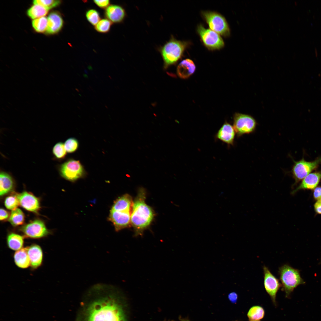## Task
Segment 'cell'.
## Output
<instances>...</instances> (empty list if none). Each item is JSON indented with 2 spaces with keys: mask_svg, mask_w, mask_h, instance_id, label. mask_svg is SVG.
<instances>
[{
  "mask_svg": "<svg viewBox=\"0 0 321 321\" xmlns=\"http://www.w3.org/2000/svg\"><path fill=\"white\" fill-rule=\"evenodd\" d=\"M130 211H119L111 210L109 219L117 231L129 226L131 223Z\"/></svg>",
  "mask_w": 321,
  "mask_h": 321,
  "instance_id": "obj_13",
  "label": "cell"
},
{
  "mask_svg": "<svg viewBox=\"0 0 321 321\" xmlns=\"http://www.w3.org/2000/svg\"><path fill=\"white\" fill-rule=\"evenodd\" d=\"M278 274L281 282L282 290L289 298L294 289L304 282L301 278L299 271L287 264H284L279 268Z\"/></svg>",
  "mask_w": 321,
  "mask_h": 321,
  "instance_id": "obj_3",
  "label": "cell"
},
{
  "mask_svg": "<svg viewBox=\"0 0 321 321\" xmlns=\"http://www.w3.org/2000/svg\"><path fill=\"white\" fill-rule=\"evenodd\" d=\"M83 76L85 78H88V76L86 74H84L83 75Z\"/></svg>",
  "mask_w": 321,
  "mask_h": 321,
  "instance_id": "obj_40",
  "label": "cell"
},
{
  "mask_svg": "<svg viewBox=\"0 0 321 321\" xmlns=\"http://www.w3.org/2000/svg\"><path fill=\"white\" fill-rule=\"evenodd\" d=\"M20 230L27 237L33 239L43 238L49 233L44 222L38 219L30 221L22 226Z\"/></svg>",
  "mask_w": 321,
  "mask_h": 321,
  "instance_id": "obj_9",
  "label": "cell"
},
{
  "mask_svg": "<svg viewBox=\"0 0 321 321\" xmlns=\"http://www.w3.org/2000/svg\"><path fill=\"white\" fill-rule=\"evenodd\" d=\"M186 45L185 43L172 38L162 47L161 52L165 67L174 63L180 59Z\"/></svg>",
  "mask_w": 321,
  "mask_h": 321,
  "instance_id": "obj_4",
  "label": "cell"
},
{
  "mask_svg": "<svg viewBox=\"0 0 321 321\" xmlns=\"http://www.w3.org/2000/svg\"><path fill=\"white\" fill-rule=\"evenodd\" d=\"M58 169L62 177L71 181L82 177L86 172L80 162L72 159H69L59 165Z\"/></svg>",
  "mask_w": 321,
  "mask_h": 321,
  "instance_id": "obj_5",
  "label": "cell"
},
{
  "mask_svg": "<svg viewBox=\"0 0 321 321\" xmlns=\"http://www.w3.org/2000/svg\"><path fill=\"white\" fill-rule=\"evenodd\" d=\"M133 204L131 196L126 194L115 201L111 210L119 211H130Z\"/></svg>",
  "mask_w": 321,
  "mask_h": 321,
  "instance_id": "obj_21",
  "label": "cell"
},
{
  "mask_svg": "<svg viewBox=\"0 0 321 321\" xmlns=\"http://www.w3.org/2000/svg\"><path fill=\"white\" fill-rule=\"evenodd\" d=\"M48 26L46 31L47 34H53L59 32L62 29L64 24L63 19L58 12H51L47 17Z\"/></svg>",
  "mask_w": 321,
  "mask_h": 321,
  "instance_id": "obj_14",
  "label": "cell"
},
{
  "mask_svg": "<svg viewBox=\"0 0 321 321\" xmlns=\"http://www.w3.org/2000/svg\"><path fill=\"white\" fill-rule=\"evenodd\" d=\"M195 69L196 67L193 61L189 59H185L178 66L177 74L180 78H186L194 73Z\"/></svg>",
  "mask_w": 321,
  "mask_h": 321,
  "instance_id": "obj_20",
  "label": "cell"
},
{
  "mask_svg": "<svg viewBox=\"0 0 321 321\" xmlns=\"http://www.w3.org/2000/svg\"><path fill=\"white\" fill-rule=\"evenodd\" d=\"M94 2L99 7L102 9H106L110 4L109 0H94Z\"/></svg>",
  "mask_w": 321,
  "mask_h": 321,
  "instance_id": "obj_34",
  "label": "cell"
},
{
  "mask_svg": "<svg viewBox=\"0 0 321 321\" xmlns=\"http://www.w3.org/2000/svg\"><path fill=\"white\" fill-rule=\"evenodd\" d=\"M64 144L61 142L56 144L52 149V153L55 158L59 160L63 159L67 155Z\"/></svg>",
  "mask_w": 321,
  "mask_h": 321,
  "instance_id": "obj_28",
  "label": "cell"
},
{
  "mask_svg": "<svg viewBox=\"0 0 321 321\" xmlns=\"http://www.w3.org/2000/svg\"><path fill=\"white\" fill-rule=\"evenodd\" d=\"M321 179V171L310 173L302 180L300 185L292 192L295 193L302 189H315Z\"/></svg>",
  "mask_w": 321,
  "mask_h": 321,
  "instance_id": "obj_17",
  "label": "cell"
},
{
  "mask_svg": "<svg viewBox=\"0 0 321 321\" xmlns=\"http://www.w3.org/2000/svg\"><path fill=\"white\" fill-rule=\"evenodd\" d=\"M313 195L316 200H321V187H318L314 189Z\"/></svg>",
  "mask_w": 321,
  "mask_h": 321,
  "instance_id": "obj_36",
  "label": "cell"
},
{
  "mask_svg": "<svg viewBox=\"0 0 321 321\" xmlns=\"http://www.w3.org/2000/svg\"><path fill=\"white\" fill-rule=\"evenodd\" d=\"M314 208L317 213L321 214V200H317L315 203Z\"/></svg>",
  "mask_w": 321,
  "mask_h": 321,
  "instance_id": "obj_38",
  "label": "cell"
},
{
  "mask_svg": "<svg viewBox=\"0 0 321 321\" xmlns=\"http://www.w3.org/2000/svg\"><path fill=\"white\" fill-rule=\"evenodd\" d=\"M263 269L265 289L274 305H276V294L280 287H281V284L268 267L264 265L263 266Z\"/></svg>",
  "mask_w": 321,
  "mask_h": 321,
  "instance_id": "obj_11",
  "label": "cell"
},
{
  "mask_svg": "<svg viewBox=\"0 0 321 321\" xmlns=\"http://www.w3.org/2000/svg\"><path fill=\"white\" fill-rule=\"evenodd\" d=\"M13 257L15 264L19 268L25 269L30 266L27 247L17 251L15 253Z\"/></svg>",
  "mask_w": 321,
  "mask_h": 321,
  "instance_id": "obj_22",
  "label": "cell"
},
{
  "mask_svg": "<svg viewBox=\"0 0 321 321\" xmlns=\"http://www.w3.org/2000/svg\"><path fill=\"white\" fill-rule=\"evenodd\" d=\"M249 321H260V320H250Z\"/></svg>",
  "mask_w": 321,
  "mask_h": 321,
  "instance_id": "obj_41",
  "label": "cell"
},
{
  "mask_svg": "<svg viewBox=\"0 0 321 321\" xmlns=\"http://www.w3.org/2000/svg\"><path fill=\"white\" fill-rule=\"evenodd\" d=\"M179 319L180 321H191L188 318H184L181 317H180Z\"/></svg>",
  "mask_w": 321,
  "mask_h": 321,
  "instance_id": "obj_39",
  "label": "cell"
},
{
  "mask_svg": "<svg viewBox=\"0 0 321 321\" xmlns=\"http://www.w3.org/2000/svg\"><path fill=\"white\" fill-rule=\"evenodd\" d=\"M24 237L15 233H10L7 236V242L8 247L14 251L22 248L24 243Z\"/></svg>",
  "mask_w": 321,
  "mask_h": 321,
  "instance_id": "obj_23",
  "label": "cell"
},
{
  "mask_svg": "<svg viewBox=\"0 0 321 321\" xmlns=\"http://www.w3.org/2000/svg\"><path fill=\"white\" fill-rule=\"evenodd\" d=\"M64 144L65 150L68 153L75 152L79 147L78 140L74 138H68L65 141Z\"/></svg>",
  "mask_w": 321,
  "mask_h": 321,
  "instance_id": "obj_32",
  "label": "cell"
},
{
  "mask_svg": "<svg viewBox=\"0 0 321 321\" xmlns=\"http://www.w3.org/2000/svg\"><path fill=\"white\" fill-rule=\"evenodd\" d=\"M105 15L112 23H117L122 21L125 16L124 8L120 5H110L105 10Z\"/></svg>",
  "mask_w": 321,
  "mask_h": 321,
  "instance_id": "obj_15",
  "label": "cell"
},
{
  "mask_svg": "<svg viewBox=\"0 0 321 321\" xmlns=\"http://www.w3.org/2000/svg\"><path fill=\"white\" fill-rule=\"evenodd\" d=\"M145 193L139 190L133 204L131 223L135 231V236L141 235L143 230L151 222L154 216L152 210L145 202Z\"/></svg>",
  "mask_w": 321,
  "mask_h": 321,
  "instance_id": "obj_2",
  "label": "cell"
},
{
  "mask_svg": "<svg viewBox=\"0 0 321 321\" xmlns=\"http://www.w3.org/2000/svg\"><path fill=\"white\" fill-rule=\"evenodd\" d=\"M48 24L47 18L45 16L34 19L32 22V25L34 29L40 33L46 32Z\"/></svg>",
  "mask_w": 321,
  "mask_h": 321,
  "instance_id": "obj_27",
  "label": "cell"
},
{
  "mask_svg": "<svg viewBox=\"0 0 321 321\" xmlns=\"http://www.w3.org/2000/svg\"><path fill=\"white\" fill-rule=\"evenodd\" d=\"M25 215L23 211L20 209L12 210L10 214L9 221L14 226L22 225L25 221Z\"/></svg>",
  "mask_w": 321,
  "mask_h": 321,
  "instance_id": "obj_25",
  "label": "cell"
},
{
  "mask_svg": "<svg viewBox=\"0 0 321 321\" xmlns=\"http://www.w3.org/2000/svg\"><path fill=\"white\" fill-rule=\"evenodd\" d=\"M34 4H37L43 6L48 10L59 6L61 3L60 0H35L33 1Z\"/></svg>",
  "mask_w": 321,
  "mask_h": 321,
  "instance_id": "obj_33",
  "label": "cell"
},
{
  "mask_svg": "<svg viewBox=\"0 0 321 321\" xmlns=\"http://www.w3.org/2000/svg\"><path fill=\"white\" fill-rule=\"evenodd\" d=\"M235 132L233 127L229 123L225 122L217 132L216 137L228 145H233Z\"/></svg>",
  "mask_w": 321,
  "mask_h": 321,
  "instance_id": "obj_16",
  "label": "cell"
},
{
  "mask_svg": "<svg viewBox=\"0 0 321 321\" xmlns=\"http://www.w3.org/2000/svg\"><path fill=\"white\" fill-rule=\"evenodd\" d=\"M15 182L12 176L4 171L0 173V195L3 196L11 192L14 188Z\"/></svg>",
  "mask_w": 321,
  "mask_h": 321,
  "instance_id": "obj_19",
  "label": "cell"
},
{
  "mask_svg": "<svg viewBox=\"0 0 321 321\" xmlns=\"http://www.w3.org/2000/svg\"><path fill=\"white\" fill-rule=\"evenodd\" d=\"M292 169V173L296 182L303 180L321 163V157L311 162L306 161L303 158L294 161Z\"/></svg>",
  "mask_w": 321,
  "mask_h": 321,
  "instance_id": "obj_8",
  "label": "cell"
},
{
  "mask_svg": "<svg viewBox=\"0 0 321 321\" xmlns=\"http://www.w3.org/2000/svg\"><path fill=\"white\" fill-rule=\"evenodd\" d=\"M112 24V23L108 19H103L95 26V29L99 33H106L109 31Z\"/></svg>",
  "mask_w": 321,
  "mask_h": 321,
  "instance_id": "obj_29",
  "label": "cell"
},
{
  "mask_svg": "<svg viewBox=\"0 0 321 321\" xmlns=\"http://www.w3.org/2000/svg\"><path fill=\"white\" fill-rule=\"evenodd\" d=\"M48 10L43 6L34 4L27 10V14L32 19H35L44 17L48 13Z\"/></svg>",
  "mask_w": 321,
  "mask_h": 321,
  "instance_id": "obj_24",
  "label": "cell"
},
{
  "mask_svg": "<svg viewBox=\"0 0 321 321\" xmlns=\"http://www.w3.org/2000/svg\"><path fill=\"white\" fill-rule=\"evenodd\" d=\"M27 252L30 261V266L33 269L40 266L43 260V252L38 245L34 244L27 247Z\"/></svg>",
  "mask_w": 321,
  "mask_h": 321,
  "instance_id": "obj_18",
  "label": "cell"
},
{
  "mask_svg": "<svg viewBox=\"0 0 321 321\" xmlns=\"http://www.w3.org/2000/svg\"><path fill=\"white\" fill-rule=\"evenodd\" d=\"M228 298L231 303H235L238 299V295L235 292H232L229 294Z\"/></svg>",
  "mask_w": 321,
  "mask_h": 321,
  "instance_id": "obj_37",
  "label": "cell"
},
{
  "mask_svg": "<svg viewBox=\"0 0 321 321\" xmlns=\"http://www.w3.org/2000/svg\"><path fill=\"white\" fill-rule=\"evenodd\" d=\"M4 203L6 208L9 210H13L17 208L19 203L16 193L7 196Z\"/></svg>",
  "mask_w": 321,
  "mask_h": 321,
  "instance_id": "obj_30",
  "label": "cell"
},
{
  "mask_svg": "<svg viewBox=\"0 0 321 321\" xmlns=\"http://www.w3.org/2000/svg\"><path fill=\"white\" fill-rule=\"evenodd\" d=\"M265 315V311L263 308L258 305L254 306L251 307L248 310L247 316L249 321L260 320L263 319Z\"/></svg>",
  "mask_w": 321,
  "mask_h": 321,
  "instance_id": "obj_26",
  "label": "cell"
},
{
  "mask_svg": "<svg viewBox=\"0 0 321 321\" xmlns=\"http://www.w3.org/2000/svg\"><path fill=\"white\" fill-rule=\"evenodd\" d=\"M256 122L251 116L241 113H236L234 117L233 128L237 136L254 132Z\"/></svg>",
  "mask_w": 321,
  "mask_h": 321,
  "instance_id": "obj_7",
  "label": "cell"
},
{
  "mask_svg": "<svg viewBox=\"0 0 321 321\" xmlns=\"http://www.w3.org/2000/svg\"><path fill=\"white\" fill-rule=\"evenodd\" d=\"M197 31L204 45L210 49H218L224 45L223 39L216 32L206 29L202 25L199 26Z\"/></svg>",
  "mask_w": 321,
  "mask_h": 321,
  "instance_id": "obj_10",
  "label": "cell"
},
{
  "mask_svg": "<svg viewBox=\"0 0 321 321\" xmlns=\"http://www.w3.org/2000/svg\"><path fill=\"white\" fill-rule=\"evenodd\" d=\"M202 15L211 30L225 36L230 34V30L225 18L215 12L206 11Z\"/></svg>",
  "mask_w": 321,
  "mask_h": 321,
  "instance_id": "obj_6",
  "label": "cell"
},
{
  "mask_svg": "<svg viewBox=\"0 0 321 321\" xmlns=\"http://www.w3.org/2000/svg\"><path fill=\"white\" fill-rule=\"evenodd\" d=\"M10 214L9 212L3 208H1L0 210V220L4 221L9 219Z\"/></svg>",
  "mask_w": 321,
  "mask_h": 321,
  "instance_id": "obj_35",
  "label": "cell"
},
{
  "mask_svg": "<svg viewBox=\"0 0 321 321\" xmlns=\"http://www.w3.org/2000/svg\"><path fill=\"white\" fill-rule=\"evenodd\" d=\"M19 205L26 210L38 213L40 207V200L31 193L24 191L21 193H16Z\"/></svg>",
  "mask_w": 321,
  "mask_h": 321,
  "instance_id": "obj_12",
  "label": "cell"
},
{
  "mask_svg": "<svg viewBox=\"0 0 321 321\" xmlns=\"http://www.w3.org/2000/svg\"><path fill=\"white\" fill-rule=\"evenodd\" d=\"M126 307L124 297L117 288L97 284L84 295L76 321H128Z\"/></svg>",
  "mask_w": 321,
  "mask_h": 321,
  "instance_id": "obj_1",
  "label": "cell"
},
{
  "mask_svg": "<svg viewBox=\"0 0 321 321\" xmlns=\"http://www.w3.org/2000/svg\"></svg>",
  "mask_w": 321,
  "mask_h": 321,
  "instance_id": "obj_42",
  "label": "cell"
},
{
  "mask_svg": "<svg viewBox=\"0 0 321 321\" xmlns=\"http://www.w3.org/2000/svg\"><path fill=\"white\" fill-rule=\"evenodd\" d=\"M86 18L88 21L92 25L95 26L100 20L99 12L96 10L90 9L86 12Z\"/></svg>",
  "mask_w": 321,
  "mask_h": 321,
  "instance_id": "obj_31",
  "label": "cell"
}]
</instances>
